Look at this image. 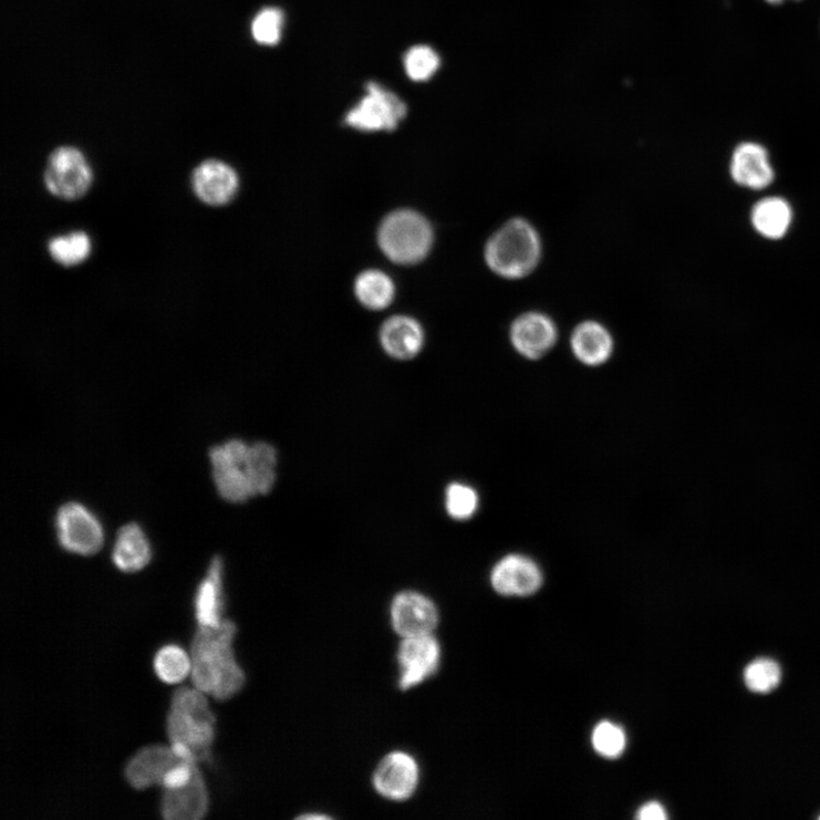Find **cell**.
Wrapping results in <instances>:
<instances>
[{
  "label": "cell",
  "mask_w": 820,
  "mask_h": 820,
  "mask_svg": "<svg viewBox=\"0 0 820 820\" xmlns=\"http://www.w3.org/2000/svg\"><path fill=\"white\" fill-rule=\"evenodd\" d=\"M210 459L216 487L227 501H248L276 485L278 451L266 443L248 445L232 439L214 447Z\"/></svg>",
  "instance_id": "cell-1"
},
{
  "label": "cell",
  "mask_w": 820,
  "mask_h": 820,
  "mask_svg": "<svg viewBox=\"0 0 820 820\" xmlns=\"http://www.w3.org/2000/svg\"><path fill=\"white\" fill-rule=\"evenodd\" d=\"M237 623L225 619L219 627H201L190 644L193 686L224 702L236 696L247 683V676L233 652Z\"/></svg>",
  "instance_id": "cell-2"
},
{
  "label": "cell",
  "mask_w": 820,
  "mask_h": 820,
  "mask_svg": "<svg viewBox=\"0 0 820 820\" xmlns=\"http://www.w3.org/2000/svg\"><path fill=\"white\" fill-rule=\"evenodd\" d=\"M206 695L195 687H179L167 717L170 745L185 748L199 765L210 762L216 738L217 720Z\"/></svg>",
  "instance_id": "cell-3"
},
{
  "label": "cell",
  "mask_w": 820,
  "mask_h": 820,
  "mask_svg": "<svg viewBox=\"0 0 820 820\" xmlns=\"http://www.w3.org/2000/svg\"><path fill=\"white\" fill-rule=\"evenodd\" d=\"M541 242L534 227L522 218L507 221L488 241L485 258L489 268L506 280H520L537 267Z\"/></svg>",
  "instance_id": "cell-4"
},
{
  "label": "cell",
  "mask_w": 820,
  "mask_h": 820,
  "mask_svg": "<svg viewBox=\"0 0 820 820\" xmlns=\"http://www.w3.org/2000/svg\"><path fill=\"white\" fill-rule=\"evenodd\" d=\"M434 243V231L428 221L412 210H399L387 216L378 230V245L384 255L399 264L423 260Z\"/></svg>",
  "instance_id": "cell-5"
},
{
  "label": "cell",
  "mask_w": 820,
  "mask_h": 820,
  "mask_svg": "<svg viewBox=\"0 0 820 820\" xmlns=\"http://www.w3.org/2000/svg\"><path fill=\"white\" fill-rule=\"evenodd\" d=\"M93 181V169L80 148L63 145L49 155L44 184L54 198L68 203L82 200Z\"/></svg>",
  "instance_id": "cell-6"
},
{
  "label": "cell",
  "mask_w": 820,
  "mask_h": 820,
  "mask_svg": "<svg viewBox=\"0 0 820 820\" xmlns=\"http://www.w3.org/2000/svg\"><path fill=\"white\" fill-rule=\"evenodd\" d=\"M407 114V106L395 93L377 83L366 85V95L349 111L345 123L349 127L366 132H393Z\"/></svg>",
  "instance_id": "cell-7"
},
{
  "label": "cell",
  "mask_w": 820,
  "mask_h": 820,
  "mask_svg": "<svg viewBox=\"0 0 820 820\" xmlns=\"http://www.w3.org/2000/svg\"><path fill=\"white\" fill-rule=\"evenodd\" d=\"M58 538L70 553L92 557L100 552L104 541L98 520L77 502L64 504L56 515Z\"/></svg>",
  "instance_id": "cell-8"
},
{
  "label": "cell",
  "mask_w": 820,
  "mask_h": 820,
  "mask_svg": "<svg viewBox=\"0 0 820 820\" xmlns=\"http://www.w3.org/2000/svg\"><path fill=\"white\" fill-rule=\"evenodd\" d=\"M442 657V645L435 634L402 639L397 651L399 688L409 691L434 677Z\"/></svg>",
  "instance_id": "cell-9"
},
{
  "label": "cell",
  "mask_w": 820,
  "mask_h": 820,
  "mask_svg": "<svg viewBox=\"0 0 820 820\" xmlns=\"http://www.w3.org/2000/svg\"><path fill=\"white\" fill-rule=\"evenodd\" d=\"M421 767L417 759L406 751L390 752L377 764L372 785L382 798L404 802L418 790Z\"/></svg>",
  "instance_id": "cell-10"
},
{
  "label": "cell",
  "mask_w": 820,
  "mask_h": 820,
  "mask_svg": "<svg viewBox=\"0 0 820 820\" xmlns=\"http://www.w3.org/2000/svg\"><path fill=\"white\" fill-rule=\"evenodd\" d=\"M388 614L392 627L401 639L434 635L440 622L435 601L415 591L397 594L390 604Z\"/></svg>",
  "instance_id": "cell-11"
},
{
  "label": "cell",
  "mask_w": 820,
  "mask_h": 820,
  "mask_svg": "<svg viewBox=\"0 0 820 820\" xmlns=\"http://www.w3.org/2000/svg\"><path fill=\"white\" fill-rule=\"evenodd\" d=\"M490 583L494 591L501 596L528 598L541 589L543 573L531 558L512 553L494 565Z\"/></svg>",
  "instance_id": "cell-12"
},
{
  "label": "cell",
  "mask_w": 820,
  "mask_h": 820,
  "mask_svg": "<svg viewBox=\"0 0 820 820\" xmlns=\"http://www.w3.org/2000/svg\"><path fill=\"white\" fill-rule=\"evenodd\" d=\"M190 186L199 201L208 207L220 208L236 200L240 179L236 169L228 164L208 159L194 168Z\"/></svg>",
  "instance_id": "cell-13"
},
{
  "label": "cell",
  "mask_w": 820,
  "mask_h": 820,
  "mask_svg": "<svg viewBox=\"0 0 820 820\" xmlns=\"http://www.w3.org/2000/svg\"><path fill=\"white\" fill-rule=\"evenodd\" d=\"M729 174L736 185L751 190L768 188L776 176L769 152L757 142H744L735 147Z\"/></svg>",
  "instance_id": "cell-14"
},
{
  "label": "cell",
  "mask_w": 820,
  "mask_h": 820,
  "mask_svg": "<svg viewBox=\"0 0 820 820\" xmlns=\"http://www.w3.org/2000/svg\"><path fill=\"white\" fill-rule=\"evenodd\" d=\"M558 341L556 323L541 312H527L511 326V342L517 353L529 360L539 361L554 347Z\"/></svg>",
  "instance_id": "cell-15"
},
{
  "label": "cell",
  "mask_w": 820,
  "mask_h": 820,
  "mask_svg": "<svg viewBox=\"0 0 820 820\" xmlns=\"http://www.w3.org/2000/svg\"><path fill=\"white\" fill-rule=\"evenodd\" d=\"M198 765L189 782L176 789L164 790L162 814L166 820H201L209 811V793Z\"/></svg>",
  "instance_id": "cell-16"
},
{
  "label": "cell",
  "mask_w": 820,
  "mask_h": 820,
  "mask_svg": "<svg viewBox=\"0 0 820 820\" xmlns=\"http://www.w3.org/2000/svg\"><path fill=\"white\" fill-rule=\"evenodd\" d=\"M184 761L172 746H150L142 749L129 760L125 776L131 787L136 790L162 787L168 771Z\"/></svg>",
  "instance_id": "cell-17"
},
{
  "label": "cell",
  "mask_w": 820,
  "mask_h": 820,
  "mask_svg": "<svg viewBox=\"0 0 820 820\" xmlns=\"http://www.w3.org/2000/svg\"><path fill=\"white\" fill-rule=\"evenodd\" d=\"M570 343L574 357L582 365L590 367L606 364L614 349L611 333L602 324L593 321L578 325L571 335Z\"/></svg>",
  "instance_id": "cell-18"
},
{
  "label": "cell",
  "mask_w": 820,
  "mask_h": 820,
  "mask_svg": "<svg viewBox=\"0 0 820 820\" xmlns=\"http://www.w3.org/2000/svg\"><path fill=\"white\" fill-rule=\"evenodd\" d=\"M380 340L387 355L407 361L419 354L424 344V332L415 320L396 316L383 324Z\"/></svg>",
  "instance_id": "cell-19"
},
{
  "label": "cell",
  "mask_w": 820,
  "mask_h": 820,
  "mask_svg": "<svg viewBox=\"0 0 820 820\" xmlns=\"http://www.w3.org/2000/svg\"><path fill=\"white\" fill-rule=\"evenodd\" d=\"M222 560L217 557L212 560L208 574L200 583L197 598H195V617L201 627H219L225 620L222 619Z\"/></svg>",
  "instance_id": "cell-20"
},
{
  "label": "cell",
  "mask_w": 820,
  "mask_h": 820,
  "mask_svg": "<svg viewBox=\"0 0 820 820\" xmlns=\"http://www.w3.org/2000/svg\"><path fill=\"white\" fill-rule=\"evenodd\" d=\"M792 206L783 198L768 197L758 201L750 214L754 229L764 239L777 241L787 237L793 224Z\"/></svg>",
  "instance_id": "cell-21"
},
{
  "label": "cell",
  "mask_w": 820,
  "mask_h": 820,
  "mask_svg": "<svg viewBox=\"0 0 820 820\" xmlns=\"http://www.w3.org/2000/svg\"><path fill=\"white\" fill-rule=\"evenodd\" d=\"M150 559V546L142 528L136 523L123 527L112 554L115 567L123 572L135 573L144 569Z\"/></svg>",
  "instance_id": "cell-22"
},
{
  "label": "cell",
  "mask_w": 820,
  "mask_h": 820,
  "mask_svg": "<svg viewBox=\"0 0 820 820\" xmlns=\"http://www.w3.org/2000/svg\"><path fill=\"white\" fill-rule=\"evenodd\" d=\"M48 251L54 262L71 268L83 264L91 257L92 241L87 232L75 230L51 239Z\"/></svg>",
  "instance_id": "cell-23"
},
{
  "label": "cell",
  "mask_w": 820,
  "mask_h": 820,
  "mask_svg": "<svg viewBox=\"0 0 820 820\" xmlns=\"http://www.w3.org/2000/svg\"><path fill=\"white\" fill-rule=\"evenodd\" d=\"M355 292L359 300L371 310H382L393 303L395 284L385 272L367 270L356 281Z\"/></svg>",
  "instance_id": "cell-24"
},
{
  "label": "cell",
  "mask_w": 820,
  "mask_h": 820,
  "mask_svg": "<svg viewBox=\"0 0 820 820\" xmlns=\"http://www.w3.org/2000/svg\"><path fill=\"white\" fill-rule=\"evenodd\" d=\"M156 676L166 684L181 683L191 672L190 655L178 645L164 646L154 657Z\"/></svg>",
  "instance_id": "cell-25"
},
{
  "label": "cell",
  "mask_w": 820,
  "mask_h": 820,
  "mask_svg": "<svg viewBox=\"0 0 820 820\" xmlns=\"http://www.w3.org/2000/svg\"><path fill=\"white\" fill-rule=\"evenodd\" d=\"M480 497L478 491L468 485L455 482L446 491V510L449 517L457 521L473 519L479 510Z\"/></svg>",
  "instance_id": "cell-26"
},
{
  "label": "cell",
  "mask_w": 820,
  "mask_h": 820,
  "mask_svg": "<svg viewBox=\"0 0 820 820\" xmlns=\"http://www.w3.org/2000/svg\"><path fill=\"white\" fill-rule=\"evenodd\" d=\"M283 25V12L277 8H266L255 17L251 33L258 44L276 46L281 41Z\"/></svg>",
  "instance_id": "cell-27"
},
{
  "label": "cell",
  "mask_w": 820,
  "mask_h": 820,
  "mask_svg": "<svg viewBox=\"0 0 820 820\" xmlns=\"http://www.w3.org/2000/svg\"><path fill=\"white\" fill-rule=\"evenodd\" d=\"M782 679L778 663L770 658H758L750 663L745 672L748 688L755 693L772 692Z\"/></svg>",
  "instance_id": "cell-28"
},
{
  "label": "cell",
  "mask_w": 820,
  "mask_h": 820,
  "mask_svg": "<svg viewBox=\"0 0 820 820\" xmlns=\"http://www.w3.org/2000/svg\"><path fill=\"white\" fill-rule=\"evenodd\" d=\"M404 66L412 81L426 82L438 71L440 58L434 49L418 45L405 54Z\"/></svg>",
  "instance_id": "cell-29"
},
{
  "label": "cell",
  "mask_w": 820,
  "mask_h": 820,
  "mask_svg": "<svg viewBox=\"0 0 820 820\" xmlns=\"http://www.w3.org/2000/svg\"><path fill=\"white\" fill-rule=\"evenodd\" d=\"M592 741L595 751L609 759L620 757L627 747L626 733L611 722H602L595 727Z\"/></svg>",
  "instance_id": "cell-30"
},
{
  "label": "cell",
  "mask_w": 820,
  "mask_h": 820,
  "mask_svg": "<svg viewBox=\"0 0 820 820\" xmlns=\"http://www.w3.org/2000/svg\"><path fill=\"white\" fill-rule=\"evenodd\" d=\"M636 817L641 820H665L668 818L665 807L655 801L644 805Z\"/></svg>",
  "instance_id": "cell-31"
},
{
  "label": "cell",
  "mask_w": 820,
  "mask_h": 820,
  "mask_svg": "<svg viewBox=\"0 0 820 820\" xmlns=\"http://www.w3.org/2000/svg\"><path fill=\"white\" fill-rule=\"evenodd\" d=\"M765 2L771 6H779V4H783L785 2H787V0H765Z\"/></svg>",
  "instance_id": "cell-32"
},
{
  "label": "cell",
  "mask_w": 820,
  "mask_h": 820,
  "mask_svg": "<svg viewBox=\"0 0 820 820\" xmlns=\"http://www.w3.org/2000/svg\"><path fill=\"white\" fill-rule=\"evenodd\" d=\"M820 818V817H819Z\"/></svg>",
  "instance_id": "cell-33"
}]
</instances>
